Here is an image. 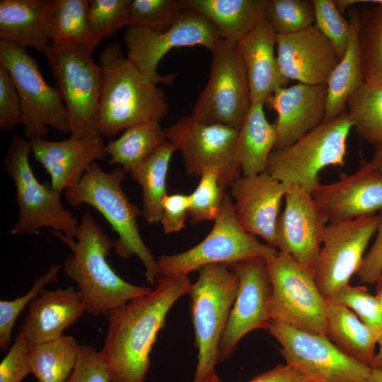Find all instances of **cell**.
I'll list each match as a JSON object with an SVG mask.
<instances>
[{"instance_id": "6da1fadb", "label": "cell", "mask_w": 382, "mask_h": 382, "mask_svg": "<svg viewBox=\"0 0 382 382\" xmlns=\"http://www.w3.org/2000/svg\"><path fill=\"white\" fill-rule=\"evenodd\" d=\"M188 275L160 276L149 293L111 310L100 351L111 382H145L150 354L173 305L189 294Z\"/></svg>"}, {"instance_id": "7a4b0ae2", "label": "cell", "mask_w": 382, "mask_h": 382, "mask_svg": "<svg viewBox=\"0 0 382 382\" xmlns=\"http://www.w3.org/2000/svg\"><path fill=\"white\" fill-rule=\"evenodd\" d=\"M52 233L71 250L62 265L64 274L76 284L86 313L105 315L129 301L145 295L153 287L137 286L121 278L107 260L113 240L97 224L89 212L83 215L74 238L59 231Z\"/></svg>"}, {"instance_id": "3957f363", "label": "cell", "mask_w": 382, "mask_h": 382, "mask_svg": "<svg viewBox=\"0 0 382 382\" xmlns=\"http://www.w3.org/2000/svg\"><path fill=\"white\" fill-rule=\"evenodd\" d=\"M102 85L98 106L100 133L111 137L168 112L163 90L123 54L118 43L106 45L98 57Z\"/></svg>"}, {"instance_id": "277c9868", "label": "cell", "mask_w": 382, "mask_h": 382, "mask_svg": "<svg viewBox=\"0 0 382 382\" xmlns=\"http://www.w3.org/2000/svg\"><path fill=\"white\" fill-rule=\"evenodd\" d=\"M125 179L122 168L106 173L93 163L77 184L64 190L65 197L73 207L88 204L97 209L118 236L113 240L115 253L124 259L137 256L145 268L146 282L155 286L159 277L156 260L140 235L137 217L143 212L125 193Z\"/></svg>"}, {"instance_id": "5b68a950", "label": "cell", "mask_w": 382, "mask_h": 382, "mask_svg": "<svg viewBox=\"0 0 382 382\" xmlns=\"http://www.w3.org/2000/svg\"><path fill=\"white\" fill-rule=\"evenodd\" d=\"M197 271L198 278L189 293L197 363L189 382H206L216 374L219 344L239 284L237 274L227 264H209Z\"/></svg>"}, {"instance_id": "8992f818", "label": "cell", "mask_w": 382, "mask_h": 382, "mask_svg": "<svg viewBox=\"0 0 382 382\" xmlns=\"http://www.w3.org/2000/svg\"><path fill=\"white\" fill-rule=\"evenodd\" d=\"M41 52L65 102L71 137L102 136L98 120L102 74L91 53L81 45L65 42H51Z\"/></svg>"}, {"instance_id": "52a82bcc", "label": "cell", "mask_w": 382, "mask_h": 382, "mask_svg": "<svg viewBox=\"0 0 382 382\" xmlns=\"http://www.w3.org/2000/svg\"><path fill=\"white\" fill-rule=\"evenodd\" d=\"M30 153V141L14 134L3 160V168L14 183L18 204V220L10 233L33 235L50 228L75 238L79 222L62 204L61 192L35 178L29 162Z\"/></svg>"}, {"instance_id": "ba28073f", "label": "cell", "mask_w": 382, "mask_h": 382, "mask_svg": "<svg viewBox=\"0 0 382 382\" xmlns=\"http://www.w3.org/2000/svg\"><path fill=\"white\" fill-rule=\"evenodd\" d=\"M353 125L345 110L323 122L290 146L274 149L265 172L284 185L311 193L319 184V173L329 166H344L347 141Z\"/></svg>"}, {"instance_id": "9c48e42d", "label": "cell", "mask_w": 382, "mask_h": 382, "mask_svg": "<svg viewBox=\"0 0 382 382\" xmlns=\"http://www.w3.org/2000/svg\"><path fill=\"white\" fill-rule=\"evenodd\" d=\"M278 250L257 241L239 224L231 196L227 192L209 233L199 243L182 253L163 255L156 260L159 277L188 275L200 267L216 263L231 264L267 257Z\"/></svg>"}, {"instance_id": "30bf717a", "label": "cell", "mask_w": 382, "mask_h": 382, "mask_svg": "<svg viewBox=\"0 0 382 382\" xmlns=\"http://www.w3.org/2000/svg\"><path fill=\"white\" fill-rule=\"evenodd\" d=\"M0 64L11 74L22 105L21 122L26 139H45L48 127L70 133L66 109L57 88L44 79L26 48L0 40Z\"/></svg>"}, {"instance_id": "8fae6325", "label": "cell", "mask_w": 382, "mask_h": 382, "mask_svg": "<svg viewBox=\"0 0 382 382\" xmlns=\"http://www.w3.org/2000/svg\"><path fill=\"white\" fill-rule=\"evenodd\" d=\"M272 284V321L326 335V301L311 273L287 253L265 258Z\"/></svg>"}, {"instance_id": "7c38bea8", "label": "cell", "mask_w": 382, "mask_h": 382, "mask_svg": "<svg viewBox=\"0 0 382 382\" xmlns=\"http://www.w3.org/2000/svg\"><path fill=\"white\" fill-rule=\"evenodd\" d=\"M211 52L209 77L190 115L201 122L239 130L251 100L237 43L222 38Z\"/></svg>"}, {"instance_id": "4fadbf2b", "label": "cell", "mask_w": 382, "mask_h": 382, "mask_svg": "<svg viewBox=\"0 0 382 382\" xmlns=\"http://www.w3.org/2000/svg\"><path fill=\"white\" fill-rule=\"evenodd\" d=\"M268 331L289 364L310 382H369L371 367L348 357L326 335L272 321Z\"/></svg>"}, {"instance_id": "5bb4252c", "label": "cell", "mask_w": 382, "mask_h": 382, "mask_svg": "<svg viewBox=\"0 0 382 382\" xmlns=\"http://www.w3.org/2000/svg\"><path fill=\"white\" fill-rule=\"evenodd\" d=\"M164 135L180 151L186 174L200 177L208 169L220 172V183L226 189L241 172L235 154L238 130L219 124H207L183 116L163 129Z\"/></svg>"}, {"instance_id": "9a60e30c", "label": "cell", "mask_w": 382, "mask_h": 382, "mask_svg": "<svg viewBox=\"0 0 382 382\" xmlns=\"http://www.w3.org/2000/svg\"><path fill=\"white\" fill-rule=\"evenodd\" d=\"M127 58L154 83L170 84L173 74L160 75L157 67L172 49L199 45L211 52L222 37L214 25L202 14L184 10L175 23L165 31L128 26L124 33Z\"/></svg>"}, {"instance_id": "2e32d148", "label": "cell", "mask_w": 382, "mask_h": 382, "mask_svg": "<svg viewBox=\"0 0 382 382\" xmlns=\"http://www.w3.org/2000/svg\"><path fill=\"white\" fill-rule=\"evenodd\" d=\"M377 224L378 216L374 214L326 226L314 272L316 286L326 301L333 300L357 274Z\"/></svg>"}, {"instance_id": "e0dca14e", "label": "cell", "mask_w": 382, "mask_h": 382, "mask_svg": "<svg viewBox=\"0 0 382 382\" xmlns=\"http://www.w3.org/2000/svg\"><path fill=\"white\" fill-rule=\"evenodd\" d=\"M239 279L237 295L219 348V363L229 358L240 340L256 329L271 325L272 284L265 257H253L228 265Z\"/></svg>"}, {"instance_id": "ac0fdd59", "label": "cell", "mask_w": 382, "mask_h": 382, "mask_svg": "<svg viewBox=\"0 0 382 382\" xmlns=\"http://www.w3.org/2000/svg\"><path fill=\"white\" fill-rule=\"evenodd\" d=\"M285 205L277 224L278 251L289 254L313 274L328 220L311 192L298 186L286 189Z\"/></svg>"}, {"instance_id": "d6986e66", "label": "cell", "mask_w": 382, "mask_h": 382, "mask_svg": "<svg viewBox=\"0 0 382 382\" xmlns=\"http://www.w3.org/2000/svg\"><path fill=\"white\" fill-rule=\"evenodd\" d=\"M311 195L329 223L374 215L382 210V171L363 162L353 174L319 184Z\"/></svg>"}, {"instance_id": "ffe728a7", "label": "cell", "mask_w": 382, "mask_h": 382, "mask_svg": "<svg viewBox=\"0 0 382 382\" xmlns=\"http://www.w3.org/2000/svg\"><path fill=\"white\" fill-rule=\"evenodd\" d=\"M231 188L233 209L241 226L277 250V224L286 190L266 172L242 175Z\"/></svg>"}, {"instance_id": "44dd1931", "label": "cell", "mask_w": 382, "mask_h": 382, "mask_svg": "<svg viewBox=\"0 0 382 382\" xmlns=\"http://www.w3.org/2000/svg\"><path fill=\"white\" fill-rule=\"evenodd\" d=\"M276 46L282 74L299 83L327 84L340 60L332 44L315 24L296 33L277 35Z\"/></svg>"}, {"instance_id": "7402d4cb", "label": "cell", "mask_w": 382, "mask_h": 382, "mask_svg": "<svg viewBox=\"0 0 382 382\" xmlns=\"http://www.w3.org/2000/svg\"><path fill=\"white\" fill-rule=\"evenodd\" d=\"M327 96V84L298 83L280 87L268 98L266 103L277 115L274 149L290 146L323 122Z\"/></svg>"}, {"instance_id": "603a6c76", "label": "cell", "mask_w": 382, "mask_h": 382, "mask_svg": "<svg viewBox=\"0 0 382 382\" xmlns=\"http://www.w3.org/2000/svg\"><path fill=\"white\" fill-rule=\"evenodd\" d=\"M30 144L35 160L50 175L52 187L61 193L77 184L93 163L107 156L102 136H70L59 141L40 139Z\"/></svg>"}, {"instance_id": "cb8c5ba5", "label": "cell", "mask_w": 382, "mask_h": 382, "mask_svg": "<svg viewBox=\"0 0 382 382\" xmlns=\"http://www.w3.org/2000/svg\"><path fill=\"white\" fill-rule=\"evenodd\" d=\"M84 313L86 306L74 286L55 290L44 288L28 306L19 332L30 346L52 340L62 336L64 330Z\"/></svg>"}, {"instance_id": "d4e9b609", "label": "cell", "mask_w": 382, "mask_h": 382, "mask_svg": "<svg viewBox=\"0 0 382 382\" xmlns=\"http://www.w3.org/2000/svg\"><path fill=\"white\" fill-rule=\"evenodd\" d=\"M277 37L265 18L237 42L248 76L251 104L265 105L277 88L289 82L274 54Z\"/></svg>"}, {"instance_id": "484cf974", "label": "cell", "mask_w": 382, "mask_h": 382, "mask_svg": "<svg viewBox=\"0 0 382 382\" xmlns=\"http://www.w3.org/2000/svg\"><path fill=\"white\" fill-rule=\"evenodd\" d=\"M50 0H1L0 40L41 52L51 43Z\"/></svg>"}, {"instance_id": "4316f807", "label": "cell", "mask_w": 382, "mask_h": 382, "mask_svg": "<svg viewBox=\"0 0 382 382\" xmlns=\"http://www.w3.org/2000/svg\"><path fill=\"white\" fill-rule=\"evenodd\" d=\"M267 0H181L185 10L204 16L221 37L237 43L265 19Z\"/></svg>"}, {"instance_id": "83f0119b", "label": "cell", "mask_w": 382, "mask_h": 382, "mask_svg": "<svg viewBox=\"0 0 382 382\" xmlns=\"http://www.w3.org/2000/svg\"><path fill=\"white\" fill-rule=\"evenodd\" d=\"M380 335L345 306L326 301V336L348 357L370 366Z\"/></svg>"}, {"instance_id": "f1b7e54d", "label": "cell", "mask_w": 382, "mask_h": 382, "mask_svg": "<svg viewBox=\"0 0 382 382\" xmlns=\"http://www.w3.org/2000/svg\"><path fill=\"white\" fill-rule=\"evenodd\" d=\"M263 106L261 103L251 104L238 130L235 154L243 175L265 172L276 144V125L267 120Z\"/></svg>"}, {"instance_id": "f546056e", "label": "cell", "mask_w": 382, "mask_h": 382, "mask_svg": "<svg viewBox=\"0 0 382 382\" xmlns=\"http://www.w3.org/2000/svg\"><path fill=\"white\" fill-rule=\"evenodd\" d=\"M347 11L351 25L350 38L344 57L327 82V103L323 122L345 112L348 98L364 83L358 38V10L352 6Z\"/></svg>"}, {"instance_id": "4dcf8cb0", "label": "cell", "mask_w": 382, "mask_h": 382, "mask_svg": "<svg viewBox=\"0 0 382 382\" xmlns=\"http://www.w3.org/2000/svg\"><path fill=\"white\" fill-rule=\"evenodd\" d=\"M166 141L160 122L150 121L126 129L117 139L105 144V151L110 156L109 163L131 173Z\"/></svg>"}, {"instance_id": "1f68e13d", "label": "cell", "mask_w": 382, "mask_h": 382, "mask_svg": "<svg viewBox=\"0 0 382 382\" xmlns=\"http://www.w3.org/2000/svg\"><path fill=\"white\" fill-rule=\"evenodd\" d=\"M177 151L166 141L156 151L132 170V179L142 189V212L149 224L160 223L162 202L166 193V178L170 161Z\"/></svg>"}, {"instance_id": "d6a6232c", "label": "cell", "mask_w": 382, "mask_h": 382, "mask_svg": "<svg viewBox=\"0 0 382 382\" xmlns=\"http://www.w3.org/2000/svg\"><path fill=\"white\" fill-rule=\"evenodd\" d=\"M80 346L71 335L29 347L28 360L38 382H66L73 371Z\"/></svg>"}, {"instance_id": "836d02e7", "label": "cell", "mask_w": 382, "mask_h": 382, "mask_svg": "<svg viewBox=\"0 0 382 382\" xmlns=\"http://www.w3.org/2000/svg\"><path fill=\"white\" fill-rule=\"evenodd\" d=\"M87 0H52L48 18L51 42L81 45L91 54V35Z\"/></svg>"}, {"instance_id": "e575fe53", "label": "cell", "mask_w": 382, "mask_h": 382, "mask_svg": "<svg viewBox=\"0 0 382 382\" xmlns=\"http://www.w3.org/2000/svg\"><path fill=\"white\" fill-rule=\"evenodd\" d=\"M358 10V38L364 83L382 84V0Z\"/></svg>"}, {"instance_id": "d590c367", "label": "cell", "mask_w": 382, "mask_h": 382, "mask_svg": "<svg viewBox=\"0 0 382 382\" xmlns=\"http://www.w3.org/2000/svg\"><path fill=\"white\" fill-rule=\"evenodd\" d=\"M346 110L364 140L375 147L382 144V84L363 83L348 98Z\"/></svg>"}, {"instance_id": "8d00e7d4", "label": "cell", "mask_w": 382, "mask_h": 382, "mask_svg": "<svg viewBox=\"0 0 382 382\" xmlns=\"http://www.w3.org/2000/svg\"><path fill=\"white\" fill-rule=\"evenodd\" d=\"M220 183L216 168L204 170L195 190L189 195L188 220L191 224L214 221L218 216L227 192Z\"/></svg>"}, {"instance_id": "74e56055", "label": "cell", "mask_w": 382, "mask_h": 382, "mask_svg": "<svg viewBox=\"0 0 382 382\" xmlns=\"http://www.w3.org/2000/svg\"><path fill=\"white\" fill-rule=\"evenodd\" d=\"M184 10L181 0H129L128 26L165 31Z\"/></svg>"}, {"instance_id": "f35d334b", "label": "cell", "mask_w": 382, "mask_h": 382, "mask_svg": "<svg viewBox=\"0 0 382 382\" xmlns=\"http://www.w3.org/2000/svg\"><path fill=\"white\" fill-rule=\"evenodd\" d=\"M265 18L277 35L301 31L315 23L313 0H267Z\"/></svg>"}, {"instance_id": "ab89813d", "label": "cell", "mask_w": 382, "mask_h": 382, "mask_svg": "<svg viewBox=\"0 0 382 382\" xmlns=\"http://www.w3.org/2000/svg\"><path fill=\"white\" fill-rule=\"evenodd\" d=\"M129 0H90L88 13L93 52L100 42L115 30L128 26Z\"/></svg>"}, {"instance_id": "60d3db41", "label": "cell", "mask_w": 382, "mask_h": 382, "mask_svg": "<svg viewBox=\"0 0 382 382\" xmlns=\"http://www.w3.org/2000/svg\"><path fill=\"white\" fill-rule=\"evenodd\" d=\"M61 265H52L43 274L37 277L31 288L23 296L13 300L0 301V349L5 352L11 346V334L17 318L26 306L35 299L50 283L58 279Z\"/></svg>"}, {"instance_id": "b9f144b4", "label": "cell", "mask_w": 382, "mask_h": 382, "mask_svg": "<svg viewBox=\"0 0 382 382\" xmlns=\"http://www.w3.org/2000/svg\"><path fill=\"white\" fill-rule=\"evenodd\" d=\"M315 25L335 48L340 59L347 50L351 34L349 21L345 19L333 0H313Z\"/></svg>"}, {"instance_id": "7bdbcfd3", "label": "cell", "mask_w": 382, "mask_h": 382, "mask_svg": "<svg viewBox=\"0 0 382 382\" xmlns=\"http://www.w3.org/2000/svg\"><path fill=\"white\" fill-rule=\"evenodd\" d=\"M359 316L360 320L372 330L382 332V310L376 296L364 286L342 287L333 299Z\"/></svg>"}, {"instance_id": "ee69618b", "label": "cell", "mask_w": 382, "mask_h": 382, "mask_svg": "<svg viewBox=\"0 0 382 382\" xmlns=\"http://www.w3.org/2000/svg\"><path fill=\"white\" fill-rule=\"evenodd\" d=\"M66 382H111L100 352L88 345H81L76 365Z\"/></svg>"}, {"instance_id": "f6af8a7d", "label": "cell", "mask_w": 382, "mask_h": 382, "mask_svg": "<svg viewBox=\"0 0 382 382\" xmlns=\"http://www.w3.org/2000/svg\"><path fill=\"white\" fill-rule=\"evenodd\" d=\"M21 99L8 71L0 64V130L11 131L21 122Z\"/></svg>"}, {"instance_id": "bcb514c9", "label": "cell", "mask_w": 382, "mask_h": 382, "mask_svg": "<svg viewBox=\"0 0 382 382\" xmlns=\"http://www.w3.org/2000/svg\"><path fill=\"white\" fill-rule=\"evenodd\" d=\"M30 345L18 332L14 342L0 363V382H22L31 374L28 360Z\"/></svg>"}, {"instance_id": "7dc6e473", "label": "cell", "mask_w": 382, "mask_h": 382, "mask_svg": "<svg viewBox=\"0 0 382 382\" xmlns=\"http://www.w3.org/2000/svg\"><path fill=\"white\" fill-rule=\"evenodd\" d=\"M189 196L183 194L167 195L162 202L160 223L166 233L180 231L188 219Z\"/></svg>"}, {"instance_id": "c3c4849f", "label": "cell", "mask_w": 382, "mask_h": 382, "mask_svg": "<svg viewBox=\"0 0 382 382\" xmlns=\"http://www.w3.org/2000/svg\"><path fill=\"white\" fill-rule=\"evenodd\" d=\"M377 216L376 238L356 274L361 282L368 284L376 283L382 275V210Z\"/></svg>"}, {"instance_id": "681fc988", "label": "cell", "mask_w": 382, "mask_h": 382, "mask_svg": "<svg viewBox=\"0 0 382 382\" xmlns=\"http://www.w3.org/2000/svg\"><path fill=\"white\" fill-rule=\"evenodd\" d=\"M206 382H223L216 374ZM248 382H310L296 369L289 364H279L260 374Z\"/></svg>"}, {"instance_id": "f907efd6", "label": "cell", "mask_w": 382, "mask_h": 382, "mask_svg": "<svg viewBox=\"0 0 382 382\" xmlns=\"http://www.w3.org/2000/svg\"><path fill=\"white\" fill-rule=\"evenodd\" d=\"M378 344L379 346L378 351L376 353L375 357L370 364L371 369L382 370V332L381 333Z\"/></svg>"}, {"instance_id": "816d5d0a", "label": "cell", "mask_w": 382, "mask_h": 382, "mask_svg": "<svg viewBox=\"0 0 382 382\" xmlns=\"http://www.w3.org/2000/svg\"><path fill=\"white\" fill-rule=\"evenodd\" d=\"M369 162L374 167L382 171V144L376 147L374 155Z\"/></svg>"}, {"instance_id": "f5cc1de1", "label": "cell", "mask_w": 382, "mask_h": 382, "mask_svg": "<svg viewBox=\"0 0 382 382\" xmlns=\"http://www.w3.org/2000/svg\"><path fill=\"white\" fill-rule=\"evenodd\" d=\"M369 382H382V370L371 368Z\"/></svg>"}, {"instance_id": "db71d44e", "label": "cell", "mask_w": 382, "mask_h": 382, "mask_svg": "<svg viewBox=\"0 0 382 382\" xmlns=\"http://www.w3.org/2000/svg\"><path fill=\"white\" fill-rule=\"evenodd\" d=\"M376 297L382 310V275L376 282Z\"/></svg>"}]
</instances>
